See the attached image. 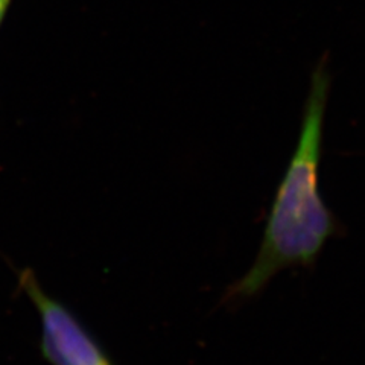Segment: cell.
<instances>
[{"mask_svg":"<svg viewBox=\"0 0 365 365\" xmlns=\"http://www.w3.org/2000/svg\"><path fill=\"white\" fill-rule=\"evenodd\" d=\"M11 4H13V0H0V28L4 25Z\"/></svg>","mask_w":365,"mask_h":365,"instance_id":"cell-3","label":"cell"},{"mask_svg":"<svg viewBox=\"0 0 365 365\" xmlns=\"http://www.w3.org/2000/svg\"><path fill=\"white\" fill-rule=\"evenodd\" d=\"M19 289L26 294L40 315L41 356L51 365H114L106 350L68 307L46 294L36 272L17 274Z\"/></svg>","mask_w":365,"mask_h":365,"instance_id":"cell-2","label":"cell"},{"mask_svg":"<svg viewBox=\"0 0 365 365\" xmlns=\"http://www.w3.org/2000/svg\"><path fill=\"white\" fill-rule=\"evenodd\" d=\"M330 86L329 53H323L311 73L299 140L274 195L256 259L244 276L225 291V304L255 299L284 269L314 267L329 239L342 232V224L319 192Z\"/></svg>","mask_w":365,"mask_h":365,"instance_id":"cell-1","label":"cell"}]
</instances>
